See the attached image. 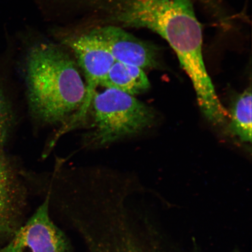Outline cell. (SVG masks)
I'll return each mask as SVG.
<instances>
[{
	"label": "cell",
	"instance_id": "cell-1",
	"mask_svg": "<svg viewBox=\"0 0 252 252\" xmlns=\"http://www.w3.org/2000/svg\"><path fill=\"white\" fill-rule=\"evenodd\" d=\"M99 25L146 28L164 39L190 78L201 112L214 124L226 117L203 55L202 28L191 0H76Z\"/></svg>",
	"mask_w": 252,
	"mask_h": 252
},
{
	"label": "cell",
	"instance_id": "cell-2",
	"mask_svg": "<svg viewBox=\"0 0 252 252\" xmlns=\"http://www.w3.org/2000/svg\"><path fill=\"white\" fill-rule=\"evenodd\" d=\"M25 70L30 108L40 121L61 124L83 108L86 85L61 47L47 42L34 44L27 52Z\"/></svg>",
	"mask_w": 252,
	"mask_h": 252
},
{
	"label": "cell",
	"instance_id": "cell-3",
	"mask_svg": "<svg viewBox=\"0 0 252 252\" xmlns=\"http://www.w3.org/2000/svg\"><path fill=\"white\" fill-rule=\"evenodd\" d=\"M90 105L94 130L92 141L103 146L146 130L153 124L155 114L134 96L112 88L94 93Z\"/></svg>",
	"mask_w": 252,
	"mask_h": 252
},
{
	"label": "cell",
	"instance_id": "cell-4",
	"mask_svg": "<svg viewBox=\"0 0 252 252\" xmlns=\"http://www.w3.org/2000/svg\"><path fill=\"white\" fill-rule=\"evenodd\" d=\"M70 239L52 219L48 197L0 252H72Z\"/></svg>",
	"mask_w": 252,
	"mask_h": 252
},
{
	"label": "cell",
	"instance_id": "cell-5",
	"mask_svg": "<svg viewBox=\"0 0 252 252\" xmlns=\"http://www.w3.org/2000/svg\"><path fill=\"white\" fill-rule=\"evenodd\" d=\"M87 32L108 50L116 61L143 70L162 66L158 47L132 35L124 28L98 25Z\"/></svg>",
	"mask_w": 252,
	"mask_h": 252
},
{
	"label": "cell",
	"instance_id": "cell-6",
	"mask_svg": "<svg viewBox=\"0 0 252 252\" xmlns=\"http://www.w3.org/2000/svg\"><path fill=\"white\" fill-rule=\"evenodd\" d=\"M61 43L73 52L87 81V96L84 105H89L97 87L100 86L116 62L114 58L98 40L88 32L67 34Z\"/></svg>",
	"mask_w": 252,
	"mask_h": 252
},
{
	"label": "cell",
	"instance_id": "cell-7",
	"mask_svg": "<svg viewBox=\"0 0 252 252\" xmlns=\"http://www.w3.org/2000/svg\"><path fill=\"white\" fill-rule=\"evenodd\" d=\"M26 189L0 152V240L10 239L25 222Z\"/></svg>",
	"mask_w": 252,
	"mask_h": 252
},
{
	"label": "cell",
	"instance_id": "cell-8",
	"mask_svg": "<svg viewBox=\"0 0 252 252\" xmlns=\"http://www.w3.org/2000/svg\"><path fill=\"white\" fill-rule=\"evenodd\" d=\"M100 86L134 96L149 90L150 83L143 69L116 61Z\"/></svg>",
	"mask_w": 252,
	"mask_h": 252
},
{
	"label": "cell",
	"instance_id": "cell-9",
	"mask_svg": "<svg viewBox=\"0 0 252 252\" xmlns=\"http://www.w3.org/2000/svg\"><path fill=\"white\" fill-rule=\"evenodd\" d=\"M252 90L239 94L232 106L229 130L246 143L252 141Z\"/></svg>",
	"mask_w": 252,
	"mask_h": 252
},
{
	"label": "cell",
	"instance_id": "cell-10",
	"mask_svg": "<svg viewBox=\"0 0 252 252\" xmlns=\"http://www.w3.org/2000/svg\"><path fill=\"white\" fill-rule=\"evenodd\" d=\"M11 122V107L4 93L0 89V152L7 140Z\"/></svg>",
	"mask_w": 252,
	"mask_h": 252
},
{
	"label": "cell",
	"instance_id": "cell-11",
	"mask_svg": "<svg viewBox=\"0 0 252 252\" xmlns=\"http://www.w3.org/2000/svg\"><path fill=\"white\" fill-rule=\"evenodd\" d=\"M201 1H203L205 2H208L210 1V0H201Z\"/></svg>",
	"mask_w": 252,
	"mask_h": 252
}]
</instances>
